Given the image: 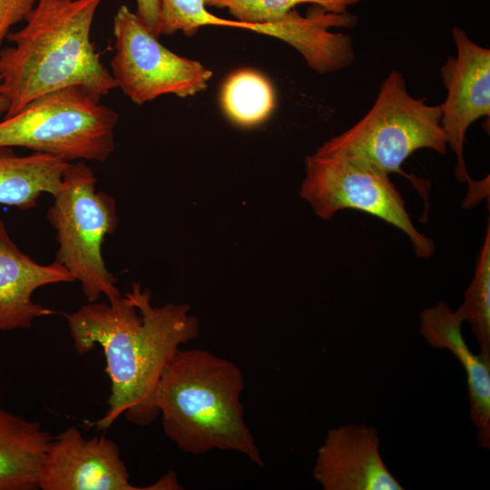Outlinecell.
Wrapping results in <instances>:
<instances>
[{
    "label": "cell",
    "mask_w": 490,
    "mask_h": 490,
    "mask_svg": "<svg viewBox=\"0 0 490 490\" xmlns=\"http://www.w3.org/2000/svg\"><path fill=\"white\" fill-rule=\"evenodd\" d=\"M305 171L299 195L321 219L345 209L364 211L402 230L418 258L434 254V241L414 226L388 174L359 158L319 149L306 158Z\"/></svg>",
    "instance_id": "52a82bcc"
},
{
    "label": "cell",
    "mask_w": 490,
    "mask_h": 490,
    "mask_svg": "<svg viewBox=\"0 0 490 490\" xmlns=\"http://www.w3.org/2000/svg\"><path fill=\"white\" fill-rule=\"evenodd\" d=\"M377 430L347 424L328 431L313 477L324 490H402L379 452Z\"/></svg>",
    "instance_id": "8fae6325"
},
{
    "label": "cell",
    "mask_w": 490,
    "mask_h": 490,
    "mask_svg": "<svg viewBox=\"0 0 490 490\" xmlns=\"http://www.w3.org/2000/svg\"><path fill=\"white\" fill-rule=\"evenodd\" d=\"M103 0H37L13 44L0 51V84L8 103L5 117L40 95L71 86L98 97L116 88L91 39Z\"/></svg>",
    "instance_id": "7a4b0ae2"
},
{
    "label": "cell",
    "mask_w": 490,
    "mask_h": 490,
    "mask_svg": "<svg viewBox=\"0 0 490 490\" xmlns=\"http://www.w3.org/2000/svg\"><path fill=\"white\" fill-rule=\"evenodd\" d=\"M37 0H0V45L10 28L25 21Z\"/></svg>",
    "instance_id": "ffe728a7"
},
{
    "label": "cell",
    "mask_w": 490,
    "mask_h": 490,
    "mask_svg": "<svg viewBox=\"0 0 490 490\" xmlns=\"http://www.w3.org/2000/svg\"><path fill=\"white\" fill-rule=\"evenodd\" d=\"M159 34L178 31L191 36L202 26L243 28L239 21L220 18L206 9L203 0H159Z\"/></svg>",
    "instance_id": "d6986e66"
},
{
    "label": "cell",
    "mask_w": 490,
    "mask_h": 490,
    "mask_svg": "<svg viewBox=\"0 0 490 490\" xmlns=\"http://www.w3.org/2000/svg\"><path fill=\"white\" fill-rule=\"evenodd\" d=\"M8 108V103L2 92L1 84H0V115L5 114Z\"/></svg>",
    "instance_id": "603a6c76"
},
{
    "label": "cell",
    "mask_w": 490,
    "mask_h": 490,
    "mask_svg": "<svg viewBox=\"0 0 490 490\" xmlns=\"http://www.w3.org/2000/svg\"><path fill=\"white\" fill-rule=\"evenodd\" d=\"M188 304L153 307L151 292L133 283L132 290L108 303L88 302L64 314L74 350L84 355L100 347L111 381L108 409L90 423L109 428L121 416L147 426L160 416L154 394L174 353L199 333Z\"/></svg>",
    "instance_id": "6da1fadb"
},
{
    "label": "cell",
    "mask_w": 490,
    "mask_h": 490,
    "mask_svg": "<svg viewBox=\"0 0 490 490\" xmlns=\"http://www.w3.org/2000/svg\"><path fill=\"white\" fill-rule=\"evenodd\" d=\"M37 485L41 490H146L130 483L113 440L103 436L86 438L75 426L54 436Z\"/></svg>",
    "instance_id": "30bf717a"
},
{
    "label": "cell",
    "mask_w": 490,
    "mask_h": 490,
    "mask_svg": "<svg viewBox=\"0 0 490 490\" xmlns=\"http://www.w3.org/2000/svg\"><path fill=\"white\" fill-rule=\"evenodd\" d=\"M74 281L56 260L39 264L21 251L0 220V331L26 329L35 318L54 314L33 300L34 291L46 285Z\"/></svg>",
    "instance_id": "7c38bea8"
},
{
    "label": "cell",
    "mask_w": 490,
    "mask_h": 490,
    "mask_svg": "<svg viewBox=\"0 0 490 490\" xmlns=\"http://www.w3.org/2000/svg\"><path fill=\"white\" fill-rule=\"evenodd\" d=\"M54 439L39 421L0 407V490H36L44 457Z\"/></svg>",
    "instance_id": "5bb4252c"
},
{
    "label": "cell",
    "mask_w": 490,
    "mask_h": 490,
    "mask_svg": "<svg viewBox=\"0 0 490 490\" xmlns=\"http://www.w3.org/2000/svg\"><path fill=\"white\" fill-rule=\"evenodd\" d=\"M205 5L227 8L230 14L253 31L256 24H272L285 17L296 6L318 5L330 13H346L351 5L365 0H203Z\"/></svg>",
    "instance_id": "ac0fdd59"
},
{
    "label": "cell",
    "mask_w": 490,
    "mask_h": 490,
    "mask_svg": "<svg viewBox=\"0 0 490 490\" xmlns=\"http://www.w3.org/2000/svg\"><path fill=\"white\" fill-rule=\"evenodd\" d=\"M96 177L83 162L66 169L47 219L56 230L55 260L81 284L88 302L121 296L117 279L103 260L102 245L118 224L114 199L96 191Z\"/></svg>",
    "instance_id": "8992f818"
},
{
    "label": "cell",
    "mask_w": 490,
    "mask_h": 490,
    "mask_svg": "<svg viewBox=\"0 0 490 490\" xmlns=\"http://www.w3.org/2000/svg\"><path fill=\"white\" fill-rule=\"evenodd\" d=\"M466 321L480 348L490 358V224L476 260L475 274L465 292L463 304L456 310Z\"/></svg>",
    "instance_id": "e0dca14e"
},
{
    "label": "cell",
    "mask_w": 490,
    "mask_h": 490,
    "mask_svg": "<svg viewBox=\"0 0 490 490\" xmlns=\"http://www.w3.org/2000/svg\"><path fill=\"white\" fill-rule=\"evenodd\" d=\"M136 15L155 36H159V0H136Z\"/></svg>",
    "instance_id": "44dd1931"
},
{
    "label": "cell",
    "mask_w": 490,
    "mask_h": 490,
    "mask_svg": "<svg viewBox=\"0 0 490 490\" xmlns=\"http://www.w3.org/2000/svg\"><path fill=\"white\" fill-rule=\"evenodd\" d=\"M462 319L445 302L420 313V334L433 348L449 350L464 368L470 402V418L478 444L490 449V358L474 354L463 338Z\"/></svg>",
    "instance_id": "4fadbf2b"
},
{
    "label": "cell",
    "mask_w": 490,
    "mask_h": 490,
    "mask_svg": "<svg viewBox=\"0 0 490 490\" xmlns=\"http://www.w3.org/2000/svg\"><path fill=\"white\" fill-rule=\"evenodd\" d=\"M113 33L110 72L116 87L133 103L141 105L164 94L185 98L208 87L212 72L163 46L125 5L113 16Z\"/></svg>",
    "instance_id": "ba28073f"
},
{
    "label": "cell",
    "mask_w": 490,
    "mask_h": 490,
    "mask_svg": "<svg viewBox=\"0 0 490 490\" xmlns=\"http://www.w3.org/2000/svg\"><path fill=\"white\" fill-rule=\"evenodd\" d=\"M276 96L270 82L252 69L232 73L220 92L221 107L234 123L250 127L263 122L275 107Z\"/></svg>",
    "instance_id": "2e32d148"
},
{
    "label": "cell",
    "mask_w": 490,
    "mask_h": 490,
    "mask_svg": "<svg viewBox=\"0 0 490 490\" xmlns=\"http://www.w3.org/2000/svg\"><path fill=\"white\" fill-rule=\"evenodd\" d=\"M446 146L440 104L413 97L402 74L393 70L363 118L318 149L359 158L388 175L398 173L412 181L401 169L404 162L420 149L445 154Z\"/></svg>",
    "instance_id": "277c9868"
},
{
    "label": "cell",
    "mask_w": 490,
    "mask_h": 490,
    "mask_svg": "<svg viewBox=\"0 0 490 490\" xmlns=\"http://www.w3.org/2000/svg\"><path fill=\"white\" fill-rule=\"evenodd\" d=\"M149 490H177L181 489V485L178 483L176 474L174 472H169L162 477L155 481L153 484L148 485Z\"/></svg>",
    "instance_id": "7402d4cb"
},
{
    "label": "cell",
    "mask_w": 490,
    "mask_h": 490,
    "mask_svg": "<svg viewBox=\"0 0 490 490\" xmlns=\"http://www.w3.org/2000/svg\"><path fill=\"white\" fill-rule=\"evenodd\" d=\"M456 55L450 56L440 69L447 95L441 106V127L446 143L455 152L456 179L468 183V194L479 187L472 181L464 158V144L469 126L490 115V50L472 41L467 33L454 27Z\"/></svg>",
    "instance_id": "9c48e42d"
},
{
    "label": "cell",
    "mask_w": 490,
    "mask_h": 490,
    "mask_svg": "<svg viewBox=\"0 0 490 490\" xmlns=\"http://www.w3.org/2000/svg\"><path fill=\"white\" fill-rule=\"evenodd\" d=\"M70 162L48 153L18 156L8 147L0 148V203L28 210L44 193L60 189Z\"/></svg>",
    "instance_id": "9a60e30c"
},
{
    "label": "cell",
    "mask_w": 490,
    "mask_h": 490,
    "mask_svg": "<svg viewBox=\"0 0 490 490\" xmlns=\"http://www.w3.org/2000/svg\"><path fill=\"white\" fill-rule=\"evenodd\" d=\"M116 112L89 91L44 93L0 121V148L24 147L68 162H104L114 151Z\"/></svg>",
    "instance_id": "5b68a950"
},
{
    "label": "cell",
    "mask_w": 490,
    "mask_h": 490,
    "mask_svg": "<svg viewBox=\"0 0 490 490\" xmlns=\"http://www.w3.org/2000/svg\"><path fill=\"white\" fill-rule=\"evenodd\" d=\"M244 378L233 362L200 348H179L165 366L154 394L166 436L179 449L201 455L231 450L262 466L260 449L243 417Z\"/></svg>",
    "instance_id": "3957f363"
}]
</instances>
